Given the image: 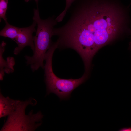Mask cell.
Instances as JSON below:
<instances>
[{"mask_svg":"<svg viewBox=\"0 0 131 131\" xmlns=\"http://www.w3.org/2000/svg\"><path fill=\"white\" fill-rule=\"evenodd\" d=\"M3 28L0 31V36L14 40L19 33L20 28L13 26L7 21Z\"/></svg>","mask_w":131,"mask_h":131,"instance_id":"obj_8","label":"cell"},{"mask_svg":"<svg viewBox=\"0 0 131 131\" xmlns=\"http://www.w3.org/2000/svg\"><path fill=\"white\" fill-rule=\"evenodd\" d=\"M6 43L3 41L0 46V80H2L5 73L9 74L14 71L13 66L15 64L14 58L8 57L7 60L4 59L3 54L5 50Z\"/></svg>","mask_w":131,"mask_h":131,"instance_id":"obj_6","label":"cell"},{"mask_svg":"<svg viewBox=\"0 0 131 131\" xmlns=\"http://www.w3.org/2000/svg\"><path fill=\"white\" fill-rule=\"evenodd\" d=\"M33 19L37 25L36 34L33 36V54L32 56L26 55L25 57L27 64L33 71H35L40 67L44 68L45 56L52 43L51 38L53 35L54 27L57 22L54 17L41 19L38 9H34Z\"/></svg>","mask_w":131,"mask_h":131,"instance_id":"obj_2","label":"cell"},{"mask_svg":"<svg viewBox=\"0 0 131 131\" xmlns=\"http://www.w3.org/2000/svg\"><path fill=\"white\" fill-rule=\"evenodd\" d=\"M37 25L36 22L33 21L30 26L26 27L20 28V32L14 39L18 45L14 50V54H18L24 48L27 46H30L33 51L34 46L33 34L34 32L36 31L35 27Z\"/></svg>","mask_w":131,"mask_h":131,"instance_id":"obj_5","label":"cell"},{"mask_svg":"<svg viewBox=\"0 0 131 131\" xmlns=\"http://www.w3.org/2000/svg\"><path fill=\"white\" fill-rule=\"evenodd\" d=\"M63 26L53 30L58 47L75 51L85 66L101 48L128 31V7L120 0H76Z\"/></svg>","mask_w":131,"mask_h":131,"instance_id":"obj_1","label":"cell"},{"mask_svg":"<svg viewBox=\"0 0 131 131\" xmlns=\"http://www.w3.org/2000/svg\"><path fill=\"white\" fill-rule=\"evenodd\" d=\"M36 100L31 99L25 101H20L15 110L8 116L0 131H34L42 124L43 115L39 111L33 114L32 110L28 115L25 111L29 105H35Z\"/></svg>","mask_w":131,"mask_h":131,"instance_id":"obj_4","label":"cell"},{"mask_svg":"<svg viewBox=\"0 0 131 131\" xmlns=\"http://www.w3.org/2000/svg\"><path fill=\"white\" fill-rule=\"evenodd\" d=\"M57 48L55 45H51L45 57V63L44 69L47 94L53 93L58 96L61 100H67L73 91L88 79L89 74L84 73L82 77L77 79H62L56 76L53 71L52 60L54 53Z\"/></svg>","mask_w":131,"mask_h":131,"instance_id":"obj_3","label":"cell"},{"mask_svg":"<svg viewBox=\"0 0 131 131\" xmlns=\"http://www.w3.org/2000/svg\"></svg>","mask_w":131,"mask_h":131,"instance_id":"obj_13","label":"cell"},{"mask_svg":"<svg viewBox=\"0 0 131 131\" xmlns=\"http://www.w3.org/2000/svg\"><path fill=\"white\" fill-rule=\"evenodd\" d=\"M76 0H66V6L64 10L56 18L58 22L62 21L65 16L67 11L69 9L73 3Z\"/></svg>","mask_w":131,"mask_h":131,"instance_id":"obj_10","label":"cell"},{"mask_svg":"<svg viewBox=\"0 0 131 131\" xmlns=\"http://www.w3.org/2000/svg\"><path fill=\"white\" fill-rule=\"evenodd\" d=\"M119 131H131V127H124L118 130Z\"/></svg>","mask_w":131,"mask_h":131,"instance_id":"obj_11","label":"cell"},{"mask_svg":"<svg viewBox=\"0 0 131 131\" xmlns=\"http://www.w3.org/2000/svg\"><path fill=\"white\" fill-rule=\"evenodd\" d=\"M31 0H25V1L26 2H28L29 1H31ZM39 0H34L36 3L37 7H38V3Z\"/></svg>","mask_w":131,"mask_h":131,"instance_id":"obj_12","label":"cell"},{"mask_svg":"<svg viewBox=\"0 0 131 131\" xmlns=\"http://www.w3.org/2000/svg\"><path fill=\"white\" fill-rule=\"evenodd\" d=\"M8 0H0V21L3 19L5 22H7L6 13L7 9Z\"/></svg>","mask_w":131,"mask_h":131,"instance_id":"obj_9","label":"cell"},{"mask_svg":"<svg viewBox=\"0 0 131 131\" xmlns=\"http://www.w3.org/2000/svg\"><path fill=\"white\" fill-rule=\"evenodd\" d=\"M20 101L14 100L9 97H5L0 93V118L11 114L16 109Z\"/></svg>","mask_w":131,"mask_h":131,"instance_id":"obj_7","label":"cell"}]
</instances>
